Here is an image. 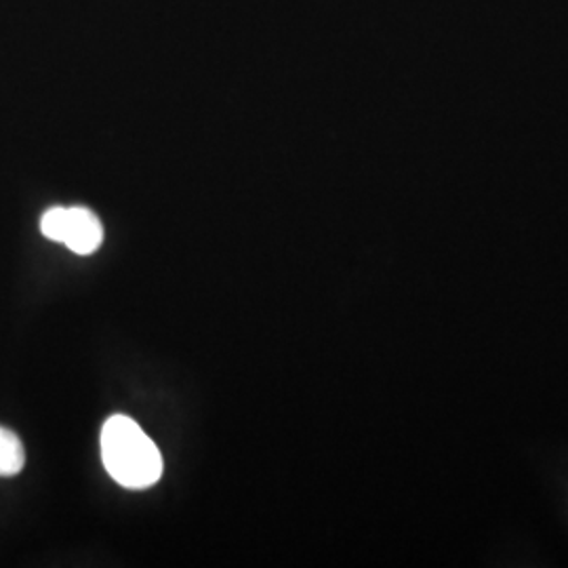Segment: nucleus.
Segmentation results:
<instances>
[{"instance_id": "obj_3", "label": "nucleus", "mask_w": 568, "mask_h": 568, "mask_svg": "<svg viewBox=\"0 0 568 568\" xmlns=\"http://www.w3.org/2000/svg\"><path fill=\"white\" fill-rule=\"evenodd\" d=\"M26 466V450L20 438L7 429L0 427V476H16Z\"/></svg>"}, {"instance_id": "obj_1", "label": "nucleus", "mask_w": 568, "mask_h": 568, "mask_svg": "<svg viewBox=\"0 0 568 568\" xmlns=\"http://www.w3.org/2000/svg\"><path fill=\"white\" fill-rule=\"evenodd\" d=\"M103 466L126 488H148L163 476V457L152 438L126 415L110 417L102 429Z\"/></svg>"}, {"instance_id": "obj_2", "label": "nucleus", "mask_w": 568, "mask_h": 568, "mask_svg": "<svg viewBox=\"0 0 568 568\" xmlns=\"http://www.w3.org/2000/svg\"><path fill=\"white\" fill-rule=\"evenodd\" d=\"M103 241V227L98 215L84 206L65 209V225L61 243L77 255H91L100 248Z\"/></svg>"}, {"instance_id": "obj_4", "label": "nucleus", "mask_w": 568, "mask_h": 568, "mask_svg": "<svg viewBox=\"0 0 568 568\" xmlns=\"http://www.w3.org/2000/svg\"><path fill=\"white\" fill-rule=\"evenodd\" d=\"M63 225H65V209L63 206H53L42 215L41 232L53 243H61Z\"/></svg>"}]
</instances>
